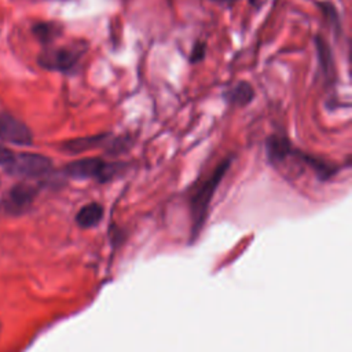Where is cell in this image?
Instances as JSON below:
<instances>
[{"mask_svg": "<svg viewBox=\"0 0 352 352\" xmlns=\"http://www.w3.org/2000/svg\"><path fill=\"white\" fill-rule=\"evenodd\" d=\"M232 164L231 157H226L221 162L216 165V168L210 172L209 176H206L204 180H201L195 190L192 191L190 197V210H191V219H192V235H198L202 226L205 224V220L208 217L209 205L214 197V192L220 183L223 182L226 173L228 172L230 166Z\"/></svg>", "mask_w": 352, "mask_h": 352, "instance_id": "obj_1", "label": "cell"}, {"mask_svg": "<svg viewBox=\"0 0 352 352\" xmlns=\"http://www.w3.org/2000/svg\"><path fill=\"white\" fill-rule=\"evenodd\" d=\"M122 168L124 165L121 162H110L100 157H89L66 164L62 173L72 179H94L98 183H106L118 176Z\"/></svg>", "mask_w": 352, "mask_h": 352, "instance_id": "obj_2", "label": "cell"}, {"mask_svg": "<svg viewBox=\"0 0 352 352\" xmlns=\"http://www.w3.org/2000/svg\"><path fill=\"white\" fill-rule=\"evenodd\" d=\"M85 41H73L65 45L45 47L37 56L38 65L45 70L72 72L87 52Z\"/></svg>", "mask_w": 352, "mask_h": 352, "instance_id": "obj_3", "label": "cell"}, {"mask_svg": "<svg viewBox=\"0 0 352 352\" xmlns=\"http://www.w3.org/2000/svg\"><path fill=\"white\" fill-rule=\"evenodd\" d=\"M6 168L14 176L33 179L48 173L52 168V161L50 157L37 153H16Z\"/></svg>", "mask_w": 352, "mask_h": 352, "instance_id": "obj_4", "label": "cell"}, {"mask_svg": "<svg viewBox=\"0 0 352 352\" xmlns=\"http://www.w3.org/2000/svg\"><path fill=\"white\" fill-rule=\"evenodd\" d=\"M0 140L18 146H30L33 133L19 118L10 113H0Z\"/></svg>", "mask_w": 352, "mask_h": 352, "instance_id": "obj_5", "label": "cell"}, {"mask_svg": "<svg viewBox=\"0 0 352 352\" xmlns=\"http://www.w3.org/2000/svg\"><path fill=\"white\" fill-rule=\"evenodd\" d=\"M38 192V186L30 182H21L15 184L6 198V208L14 213H19L25 210L34 199Z\"/></svg>", "mask_w": 352, "mask_h": 352, "instance_id": "obj_6", "label": "cell"}, {"mask_svg": "<svg viewBox=\"0 0 352 352\" xmlns=\"http://www.w3.org/2000/svg\"><path fill=\"white\" fill-rule=\"evenodd\" d=\"M294 147L287 136L285 135H271L265 142V154L271 164L278 165L285 162L293 155Z\"/></svg>", "mask_w": 352, "mask_h": 352, "instance_id": "obj_7", "label": "cell"}, {"mask_svg": "<svg viewBox=\"0 0 352 352\" xmlns=\"http://www.w3.org/2000/svg\"><path fill=\"white\" fill-rule=\"evenodd\" d=\"M109 136L110 133H96V135L70 139L60 144V150L67 154H80V153L104 146L106 142L110 139Z\"/></svg>", "mask_w": 352, "mask_h": 352, "instance_id": "obj_8", "label": "cell"}, {"mask_svg": "<svg viewBox=\"0 0 352 352\" xmlns=\"http://www.w3.org/2000/svg\"><path fill=\"white\" fill-rule=\"evenodd\" d=\"M294 155L298 157L300 161H302L305 165H308L315 172L316 177L319 180H322V182L331 179L338 172V166L337 165H334L331 162H327V161H324V160H322L319 157L302 153L300 150H296Z\"/></svg>", "mask_w": 352, "mask_h": 352, "instance_id": "obj_9", "label": "cell"}, {"mask_svg": "<svg viewBox=\"0 0 352 352\" xmlns=\"http://www.w3.org/2000/svg\"><path fill=\"white\" fill-rule=\"evenodd\" d=\"M223 98L228 104L234 106H246L254 98V89L250 82L239 81L236 85L231 87L230 89L224 91Z\"/></svg>", "mask_w": 352, "mask_h": 352, "instance_id": "obj_10", "label": "cell"}, {"mask_svg": "<svg viewBox=\"0 0 352 352\" xmlns=\"http://www.w3.org/2000/svg\"><path fill=\"white\" fill-rule=\"evenodd\" d=\"M104 209L99 202H89L84 205L76 214V223L81 228H92L103 219Z\"/></svg>", "mask_w": 352, "mask_h": 352, "instance_id": "obj_11", "label": "cell"}, {"mask_svg": "<svg viewBox=\"0 0 352 352\" xmlns=\"http://www.w3.org/2000/svg\"><path fill=\"white\" fill-rule=\"evenodd\" d=\"M63 28L60 23L54 22V21H45V22H37L33 25L32 32L36 36V38L44 44V45H51L52 41L60 36Z\"/></svg>", "mask_w": 352, "mask_h": 352, "instance_id": "obj_12", "label": "cell"}, {"mask_svg": "<svg viewBox=\"0 0 352 352\" xmlns=\"http://www.w3.org/2000/svg\"><path fill=\"white\" fill-rule=\"evenodd\" d=\"M315 45H316V54H318L320 70L324 74V77L329 78L334 74V62H333L331 48L322 36L315 37Z\"/></svg>", "mask_w": 352, "mask_h": 352, "instance_id": "obj_13", "label": "cell"}, {"mask_svg": "<svg viewBox=\"0 0 352 352\" xmlns=\"http://www.w3.org/2000/svg\"><path fill=\"white\" fill-rule=\"evenodd\" d=\"M318 6L323 11V15L330 22V25L336 29V32H340L341 22H340V16H338V12H337L336 7L331 3H326V1H319Z\"/></svg>", "mask_w": 352, "mask_h": 352, "instance_id": "obj_14", "label": "cell"}, {"mask_svg": "<svg viewBox=\"0 0 352 352\" xmlns=\"http://www.w3.org/2000/svg\"><path fill=\"white\" fill-rule=\"evenodd\" d=\"M205 55H206V43L198 40L192 45L188 59H190L191 63H197V62H201L205 58Z\"/></svg>", "mask_w": 352, "mask_h": 352, "instance_id": "obj_15", "label": "cell"}, {"mask_svg": "<svg viewBox=\"0 0 352 352\" xmlns=\"http://www.w3.org/2000/svg\"><path fill=\"white\" fill-rule=\"evenodd\" d=\"M14 154H15L14 151H11V150L7 148L6 146L0 144V165H1V166H7V165L12 161Z\"/></svg>", "mask_w": 352, "mask_h": 352, "instance_id": "obj_16", "label": "cell"}, {"mask_svg": "<svg viewBox=\"0 0 352 352\" xmlns=\"http://www.w3.org/2000/svg\"><path fill=\"white\" fill-rule=\"evenodd\" d=\"M210 1H214L217 4H226V6H231L234 3H236L238 0H210Z\"/></svg>", "mask_w": 352, "mask_h": 352, "instance_id": "obj_17", "label": "cell"}]
</instances>
